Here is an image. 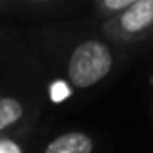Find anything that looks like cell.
<instances>
[{"label": "cell", "mask_w": 153, "mask_h": 153, "mask_svg": "<svg viewBox=\"0 0 153 153\" xmlns=\"http://www.w3.org/2000/svg\"><path fill=\"white\" fill-rule=\"evenodd\" d=\"M64 93L70 91H91L112 76L118 64L116 45L107 37L87 33L78 37L66 51L62 62Z\"/></svg>", "instance_id": "1"}, {"label": "cell", "mask_w": 153, "mask_h": 153, "mask_svg": "<svg viewBox=\"0 0 153 153\" xmlns=\"http://www.w3.org/2000/svg\"><path fill=\"white\" fill-rule=\"evenodd\" d=\"M47 87L35 91L29 87L0 85V136L25 134L39 116Z\"/></svg>", "instance_id": "2"}, {"label": "cell", "mask_w": 153, "mask_h": 153, "mask_svg": "<svg viewBox=\"0 0 153 153\" xmlns=\"http://www.w3.org/2000/svg\"><path fill=\"white\" fill-rule=\"evenodd\" d=\"M153 31V0H134L122 14L103 22L101 33L112 45H130Z\"/></svg>", "instance_id": "3"}, {"label": "cell", "mask_w": 153, "mask_h": 153, "mask_svg": "<svg viewBox=\"0 0 153 153\" xmlns=\"http://www.w3.org/2000/svg\"><path fill=\"white\" fill-rule=\"evenodd\" d=\"M41 153H95V140L82 130L62 132L41 149Z\"/></svg>", "instance_id": "4"}, {"label": "cell", "mask_w": 153, "mask_h": 153, "mask_svg": "<svg viewBox=\"0 0 153 153\" xmlns=\"http://www.w3.org/2000/svg\"><path fill=\"white\" fill-rule=\"evenodd\" d=\"M132 2H134V0H101V2H97L93 8H95L99 18H103L105 22H107V19L114 18V16L122 14Z\"/></svg>", "instance_id": "5"}, {"label": "cell", "mask_w": 153, "mask_h": 153, "mask_svg": "<svg viewBox=\"0 0 153 153\" xmlns=\"http://www.w3.org/2000/svg\"><path fill=\"white\" fill-rule=\"evenodd\" d=\"M25 134L0 136V153H23V143L19 138H23Z\"/></svg>", "instance_id": "6"}]
</instances>
